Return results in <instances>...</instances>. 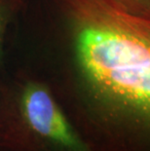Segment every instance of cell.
Segmentation results:
<instances>
[{
	"mask_svg": "<svg viewBox=\"0 0 150 151\" xmlns=\"http://www.w3.org/2000/svg\"><path fill=\"white\" fill-rule=\"evenodd\" d=\"M75 70L58 99L94 151H150V18L113 0H59Z\"/></svg>",
	"mask_w": 150,
	"mask_h": 151,
	"instance_id": "6da1fadb",
	"label": "cell"
},
{
	"mask_svg": "<svg viewBox=\"0 0 150 151\" xmlns=\"http://www.w3.org/2000/svg\"><path fill=\"white\" fill-rule=\"evenodd\" d=\"M0 151H94L49 84L25 79L0 95Z\"/></svg>",
	"mask_w": 150,
	"mask_h": 151,
	"instance_id": "7a4b0ae2",
	"label": "cell"
},
{
	"mask_svg": "<svg viewBox=\"0 0 150 151\" xmlns=\"http://www.w3.org/2000/svg\"><path fill=\"white\" fill-rule=\"evenodd\" d=\"M115 4L128 14L150 18V0H113Z\"/></svg>",
	"mask_w": 150,
	"mask_h": 151,
	"instance_id": "3957f363",
	"label": "cell"
},
{
	"mask_svg": "<svg viewBox=\"0 0 150 151\" xmlns=\"http://www.w3.org/2000/svg\"><path fill=\"white\" fill-rule=\"evenodd\" d=\"M14 10L15 0H0V62L3 55L4 36Z\"/></svg>",
	"mask_w": 150,
	"mask_h": 151,
	"instance_id": "277c9868",
	"label": "cell"
}]
</instances>
